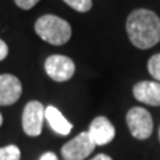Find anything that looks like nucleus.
Masks as SVG:
<instances>
[{
	"label": "nucleus",
	"instance_id": "f257e3e1",
	"mask_svg": "<svg viewBox=\"0 0 160 160\" xmlns=\"http://www.w3.org/2000/svg\"><path fill=\"white\" fill-rule=\"evenodd\" d=\"M126 31L136 48H152L160 42V18L147 8L133 9L126 20Z\"/></svg>",
	"mask_w": 160,
	"mask_h": 160
},
{
	"label": "nucleus",
	"instance_id": "f03ea898",
	"mask_svg": "<svg viewBox=\"0 0 160 160\" xmlns=\"http://www.w3.org/2000/svg\"><path fill=\"white\" fill-rule=\"evenodd\" d=\"M38 36L52 46H63L68 43L72 35V28L67 20L56 15H43L35 23Z\"/></svg>",
	"mask_w": 160,
	"mask_h": 160
},
{
	"label": "nucleus",
	"instance_id": "7ed1b4c3",
	"mask_svg": "<svg viewBox=\"0 0 160 160\" xmlns=\"http://www.w3.org/2000/svg\"><path fill=\"white\" fill-rule=\"evenodd\" d=\"M126 122L131 135L138 140H146L153 132L152 115L143 107H132L126 115Z\"/></svg>",
	"mask_w": 160,
	"mask_h": 160
},
{
	"label": "nucleus",
	"instance_id": "20e7f679",
	"mask_svg": "<svg viewBox=\"0 0 160 160\" xmlns=\"http://www.w3.org/2000/svg\"><path fill=\"white\" fill-rule=\"evenodd\" d=\"M44 69L49 78L58 83H63L71 79L76 67L72 59L64 55H51L44 62Z\"/></svg>",
	"mask_w": 160,
	"mask_h": 160
},
{
	"label": "nucleus",
	"instance_id": "39448f33",
	"mask_svg": "<svg viewBox=\"0 0 160 160\" xmlns=\"http://www.w3.org/2000/svg\"><path fill=\"white\" fill-rule=\"evenodd\" d=\"M95 147L96 146L92 142L88 131L80 132L78 136L62 147V156L66 160H84L93 152Z\"/></svg>",
	"mask_w": 160,
	"mask_h": 160
},
{
	"label": "nucleus",
	"instance_id": "423d86ee",
	"mask_svg": "<svg viewBox=\"0 0 160 160\" xmlns=\"http://www.w3.org/2000/svg\"><path fill=\"white\" fill-rule=\"evenodd\" d=\"M44 111H46V108L43 107V104L40 102H36V100H32V102L26 104L22 116V126L26 135L31 138H36L42 133Z\"/></svg>",
	"mask_w": 160,
	"mask_h": 160
},
{
	"label": "nucleus",
	"instance_id": "0eeeda50",
	"mask_svg": "<svg viewBox=\"0 0 160 160\" xmlns=\"http://www.w3.org/2000/svg\"><path fill=\"white\" fill-rule=\"evenodd\" d=\"M88 133L95 146H106L115 139L116 131L113 124L106 116H96L89 124Z\"/></svg>",
	"mask_w": 160,
	"mask_h": 160
},
{
	"label": "nucleus",
	"instance_id": "6e6552de",
	"mask_svg": "<svg viewBox=\"0 0 160 160\" xmlns=\"http://www.w3.org/2000/svg\"><path fill=\"white\" fill-rule=\"evenodd\" d=\"M22 83L11 73L0 75V106H12L22 96Z\"/></svg>",
	"mask_w": 160,
	"mask_h": 160
},
{
	"label": "nucleus",
	"instance_id": "1a4fd4ad",
	"mask_svg": "<svg viewBox=\"0 0 160 160\" xmlns=\"http://www.w3.org/2000/svg\"><path fill=\"white\" fill-rule=\"evenodd\" d=\"M132 93L133 98L143 104L152 107L160 106V82H151V80L139 82L133 86Z\"/></svg>",
	"mask_w": 160,
	"mask_h": 160
},
{
	"label": "nucleus",
	"instance_id": "9d476101",
	"mask_svg": "<svg viewBox=\"0 0 160 160\" xmlns=\"http://www.w3.org/2000/svg\"><path fill=\"white\" fill-rule=\"evenodd\" d=\"M44 118L47 119V122L49 124V127L53 132H56L58 135L62 136H67V135L72 131V123L64 118V115L59 111L56 107L48 106L44 111Z\"/></svg>",
	"mask_w": 160,
	"mask_h": 160
},
{
	"label": "nucleus",
	"instance_id": "9b49d317",
	"mask_svg": "<svg viewBox=\"0 0 160 160\" xmlns=\"http://www.w3.org/2000/svg\"><path fill=\"white\" fill-rule=\"evenodd\" d=\"M20 156H22L20 148L15 144L0 148V160H20Z\"/></svg>",
	"mask_w": 160,
	"mask_h": 160
},
{
	"label": "nucleus",
	"instance_id": "f8f14e48",
	"mask_svg": "<svg viewBox=\"0 0 160 160\" xmlns=\"http://www.w3.org/2000/svg\"><path fill=\"white\" fill-rule=\"evenodd\" d=\"M147 69L156 82H160V53H156L149 58L147 63Z\"/></svg>",
	"mask_w": 160,
	"mask_h": 160
},
{
	"label": "nucleus",
	"instance_id": "ddd939ff",
	"mask_svg": "<svg viewBox=\"0 0 160 160\" xmlns=\"http://www.w3.org/2000/svg\"><path fill=\"white\" fill-rule=\"evenodd\" d=\"M63 2L72 9L82 13L88 12L92 8V0H63Z\"/></svg>",
	"mask_w": 160,
	"mask_h": 160
},
{
	"label": "nucleus",
	"instance_id": "4468645a",
	"mask_svg": "<svg viewBox=\"0 0 160 160\" xmlns=\"http://www.w3.org/2000/svg\"><path fill=\"white\" fill-rule=\"evenodd\" d=\"M39 2H40V0H15V4H16L19 8L28 11V9L33 8Z\"/></svg>",
	"mask_w": 160,
	"mask_h": 160
},
{
	"label": "nucleus",
	"instance_id": "2eb2a0df",
	"mask_svg": "<svg viewBox=\"0 0 160 160\" xmlns=\"http://www.w3.org/2000/svg\"><path fill=\"white\" fill-rule=\"evenodd\" d=\"M7 55H8V46L6 42H3V40L0 39V62L6 59Z\"/></svg>",
	"mask_w": 160,
	"mask_h": 160
},
{
	"label": "nucleus",
	"instance_id": "dca6fc26",
	"mask_svg": "<svg viewBox=\"0 0 160 160\" xmlns=\"http://www.w3.org/2000/svg\"><path fill=\"white\" fill-rule=\"evenodd\" d=\"M39 160H59V159H58V156H56V155H55L53 152L48 151V152H44L42 156H40Z\"/></svg>",
	"mask_w": 160,
	"mask_h": 160
},
{
	"label": "nucleus",
	"instance_id": "f3484780",
	"mask_svg": "<svg viewBox=\"0 0 160 160\" xmlns=\"http://www.w3.org/2000/svg\"><path fill=\"white\" fill-rule=\"evenodd\" d=\"M91 160H113V159L111 156H108V155H106V153H99L95 158H92Z\"/></svg>",
	"mask_w": 160,
	"mask_h": 160
},
{
	"label": "nucleus",
	"instance_id": "a211bd4d",
	"mask_svg": "<svg viewBox=\"0 0 160 160\" xmlns=\"http://www.w3.org/2000/svg\"><path fill=\"white\" fill-rule=\"evenodd\" d=\"M2 124H3V116H2V113H0V127H2Z\"/></svg>",
	"mask_w": 160,
	"mask_h": 160
},
{
	"label": "nucleus",
	"instance_id": "6ab92c4d",
	"mask_svg": "<svg viewBox=\"0 0 160 160\" xmlns=\"http://www.w3.org/2000/svg\"><path fill=\"white\" fill-rule=\"evenodd\" d=\"M158 135H159V142H160V127H159V132H158Z\"/></svg>",
	"mask_w": 160,
	"mask_h": 160
}]
</instances>
